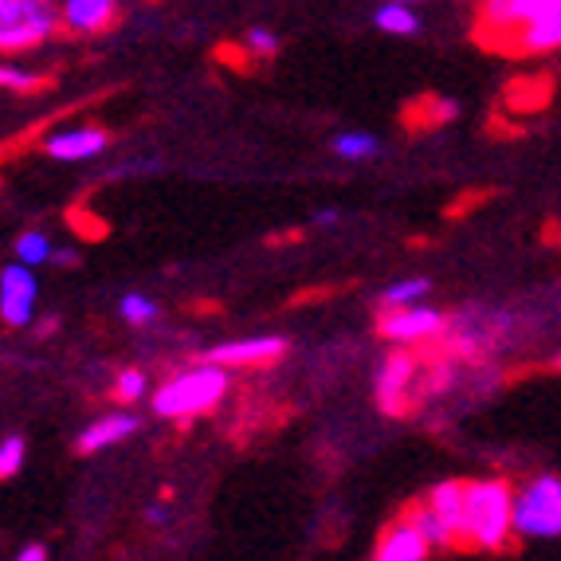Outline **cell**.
<instances>
[{
    "label": "cell",
    "instance_id": "obj_25",
    "mask_svg": "<svg viewBox=\"0 0 561 561\" xmlns=\"http://www.w3.org/2000/svg\"><path fill=\"white\" fill-rule=\"evenodd\" d=\"M111 397H114V401H118V404H134V401H141V397H146V374H141V369H122V374L114 377Z\"/></svg>",
    "mask_w": 561,
    "mask_h": 561
},
{
    "label": "cell",
    "instance_id": "obj_3",
    "mask_svg": "<svg viewBox=\"0 0 561 561\" xmlns=\"http://www.w3.org/2000/svg\"><path fill=\"white\" fill-rule=\"evenodd\" d=\"M51 36H59L56 4H44V0H0V56L36 51Z\"/></svg>",
    "mask_w": 561,
    "mask_h": 561
},
{
    "label": "cell",
    "instance_id": "obj_36",
    "mask_svg": "<svg viewBox=\"0 0 561 561\" xmlns=\"http://www.w3.org/2000/svg\"><path fill=\"white\" fill-rule=\"evenodd\" d=\"M393 4H409V9H416V4H424V0H393Z\"/></svg>",
    "mask_w": 561,
    "mask_h": 561
},
{
    "label": "cell",
    "instance_id": "obj_10",
    "mask_svg": "<svg viewBox=\"0 0 561 561\" xmlns=\"http://www.w3.org/2000/svg\"><path fill=\"white\" fill-rule=\"evenodd\" d=\"M36 310V279L28 263H12L0 272V319L9 327H28Z\"/></svg>",
    "mask_w": 561,
    "mask_h": 561
},
{
    "label": "cell",
    "instance_id": "obj_32",
    "mask_svg": "<svg viewBox=\"0 0 561 561\" xmlns=\"http://www.w3.org/2000/svg\"><path fill=\"white\" fill-rule=\"evenodd\" d=\"M546 243H561V225L558 220H550V225H546V236H542Z\"/></svg>",
    "mask_w": 561,
    "mask_h": 561
},
{
    "label": "cell",
    "instance_id": "obj_28",
    "mask_svg": "<svg viewBox=\"0 0 561 561\" xmlns=\"http://www.w3.org/2000/svg\"><path fill=\"white\" fill-rule=\"evenodd\" d=\"M67 220H71V228H76L83 240H106V236H111V228H106L103 216L83 213V208H71V213H67Z\"/></svg>",
    "mask_w": 561,
    "mask_h": 561
},
{
    "label": "cell",
    "instance_id": "obj_33",
    "mask_svg": "<svg viewBox=\"0 0 561 561\" xmlns=\"http://www.w3.org/2000/svg\"><path fill=\"white\" fill-rule=\"evenodd\" d=\"M51 260H56V263H64V267H76V263H79V255L76 252H51Z\"/></svg>",
    "mask_w": 561,
    "mask_h": 561
},
{
    "label": "cell",
    "instance_id": "obj_5",
    "mask_svg": "<svg viewBox=\"0 0 561 561\" xmlns=\"http://www.w3.org/2000/svg\"><path fill=\"white\" fill-rule=\"evenodd\" d=\"M518 538H558L561 534V476H538L515 495Z\"/></svg>",
    "mask_w": 561,
    "mask_h": 561
},
{
    "label": "cell",
    "instance_id": "obj_6",
    "mask_svg": "<svg viewBox=\"0 0 561 561\" xmlns=\"http://www.w3.org/2000/svg\"><path fill=\"white\" fill-rule=\"evenodd\" d=\"M421 354L416 350H393L385 357L381 374H377V409L385 416H412V385L421 374Z\"/></svg>",
    "mask_w": 561,
    "mask_h": 561
},
{
    "label": "cell",
    "instance_id": "obj_19",
    "mask_svg": "<svg viewBox=\"0 0 561 561\" xmlns=\"http://www.w3.org/2000/svg\"><path fill=\"white\" fill-rule=\"evenodd\" d=\"M374 24L381 32H389V36H416V32H421V16H416V9H409V4H393V0H385L381 9L374 12Z\"/></svg>",
    "mask_w": 561,
    "mask_h": 561
},
{
    "label": "cell",
    "instance_id": "obj_23",
    "mask_svg": "<svg viewBox=\"0 0 561 561\" xmlns=\"http://www.w3.org/2000/svg\"><path fill=\"white\" fill-rule=\"evenodd\" d=\"M432 283L428 279H404V283H393V287L381 295V310H397V307H409L416 302L421 295H428Z\"/></svg>",
    "mask_w": 561,
    "mask_h": 561
},
{
    "label": "cell",
    "instance_id": "obj_17",
    "mask_svg": "<svg viewBox=\"0 0 561 561\" xmlns=\"http://www.w3.org/2000/svg\"><path fill=\"white\" fill-rule=\"evenodd\" d=\"M459 118V106L456 99H440V94H421L409 111L401 114V122L409 130H440L448 122Z\"/></svg>",
    "mask_w": 561,
    "mask_h": 561
},
{
    "label": "cell",
    "instance_id": "obj_7",
    "mask_svg": "<svg viewBox=\"0 0 561 561\" xmlns=\"http://www.w3.org/2000/svg\"><path fill=\"white\" fill-rule=\"evenodd\" d=\"M59 32L76 39H94L118 28L122 0H56Z\"/></svg>",
    "mask_w": 561,
    "mask_h": 561
},
{
    "label": "cell",
    "instance_id": "obj_22",
    "mask_svg": "<svg viewBox=\"0 0 561 561\" xmlns=\"http://www.w3.org/2000/svg\"><path fill=\"white\" fill-rule=\"evenodd\" d=\"M118 310H122V319L130 322V327H150L153 319L161 314V307L153 299H146V295H122V302H118Z\"/></svg>",
    "mask_w": 561,
    "mask_h": 561
},
{
    "label": "cell",
    "instance_id": "obj_34",
    "mask_svg": "<svg viewBox=\"0 0 561 561\" xmlns=\"http://www.w3.org/2000/svg\"><path fill=\"white\" fill-rule=\"evenodd\" d=\"M150 523H158V526H161V523H169V511H165L161 503H158V506H150Z\"/></svg>",
    "mask_w": 561,
    "mask_h": 561
},
{
    "label": "cell",
    "instance_id": "obj_9",
    "mask_svg": "<svg viewBox=\"0 0 561 561\" xmlns=\"http://www.w3.org/2000/svg\"><path fill=\"white\" fill-rule=\"evenodd\" d=\"M424 499H428L436 518H440L444 530H448L451 553H476V546H471V538H468V515H463V479H444V483L432 486Z\"/></svg>",
    "mask_w": 561,
    "mask_h": 561
},
{
    "label": "cell",
    "instance_id": "obj_35",
    "mask_svg": "<svg viewBox=\"0 0 561 561\" xmlns=\"http://www.w3.org/2000/svg\"><path fill=\"white\" fill-rule=\"evenodd\" d=\"M538 374H561V354H558V357H553V362H550V365H542V369H538Z\"/></svg>",
    "mask_w": 561,
    "mask_h": 561
},
{
    "label": "cell",
    "instance_id": "obj_11",
    "mask_svg": "<svg viewBox=\"0 0 561 561\" xmlns=\"http://www.w3.org/2000/svg\"><path fill=\"white\" fill-rule=\"evenodd\" d=\"M283 354H287V337H248V342L208 350L205 362L225 365V369H260V365L279 362Z\"/></svg>",
    "mask_w": 561,
    "mask_h": 561
},
{
    "label": "cell",
    "instance_id": "obj_1",
    "mask_svg": "<svg viewBox=\"0 0 561 561\" xmlns=\"http://www.w3.org/2000/svg\"><path fill=\"white\" fill-rule=\"evenodd\" d=\"M463 515L476 553H515V486L511 479H463Z\"/></svg>",
    "mask_w": 561,
    "mask_h": 561
},
{
    "label": "cell",
    "instance_id": "obj_29",
    "mask_svg": "<svg viewBox=\"0 0 561 561\" xmlns=\"http://www.w3.org/2000/svg\"><path fill=\"white\" fill-rule=\"evenodd\" d=\"M491 197H495V188H476L471 197H459V205H451V208H448V216H451V220H456V216L471 213V208H479V205H483V201H491Z\"/></svg>",
    "mask_w": 561,
    "mask_h": 561
},
{
    "label": "cell",
    "instance_id": "obj_15",
    "mask_svg": "<svg viewBox=\"0 0 561 561\" xmlns=\"http://www.w3.org/2000/svg\"><path fill=\"white\" fill-rule=\"evenodd\" d=\"M138 428H141V421L134 416V412H111V416H103V421H94L91 428L79 432L76 451L79 456H94V451L111 448V444H122Z\"/></svg>",
    "mask_w": 561,
    "mask_h": 561
},
{
    "label": "cell",
    "instance_id": "obj_18",
    "mask_svg": "<svg viewBox=\"0 0 561 561\" xmlns=\"http://www.w3.org/2000/svg\"><path fill=\"white\" fill-rule=\"evenodd\" d=\"M401 515L421 530V538L432 546V553H451V538H448V530H444L440 518H436V511H432L428 499H412V503H404Z\"/></svg>",
    "mask_w": 561,
    "mask_h": 561
},
{
    "label": "cell",
    "instance_id": "obj_37",
    "mask_svg": "<svg viewBox=\"0 0 561 561\" xmlns=\"http://www.w3.org/2000/svg\"><path fill=\"white\" fill-rule=\"evenodd\" d=\"M44 4H56V0H44Z\"/></svg>",
    "mask_w": 561,
    "mask_h": 561
},
{
    "label": "cell",
    "instance_id": "obj_13",
    "mask_svg": "<svg viewBox=\"0 0 561 561\" xmlns=\"http://www.w3.org/2000/svg\"><path fill=\"white\" fill-rule=\"evenodd\" d=\"M111 146V130L106 126H71L59 130L44 141V153L56 161H87L94 153H103Z\"/></svg>",
    "mask_w": 561,
    "mask_h": 561
},
{
    "label": "cell",
    "instance_id": "obj_12",
    "mask_svg": "<svg viewBox=\"0 0 561 561\" xmlns=\"http://www.w3.org/2000/svg\"><path fill=\"white\" fill-rule=\"evenodd\" d=\"M432 546L421 538V530L409 523L404 515H397L393 523H385L377 534L374 561H428Z\"/></svg>",
    "mask_w": 561,
    "mask_h": 561
},
{
    "label": "cell",
    "instance_id": "obj_30",
    "mask_svg": "<svg viewBox=\"0 0 561 561\" xmlns=\"http://www.w3.org/2000/svg\"><path fill=\"white\" fill-rule=\"evenodd\" d=\"M16 561H47V546H28V550H20Z\"/></svg>",
    "mask_w": 561,
    "mask_h": 561
},
{
    "label": "cell",
    "instance_id": "obj_21",
    "mask_svg": "<svg viewBox=\"0 0 561 561\" xmlns=\"http://www.w3.org/2000/svg\"><path fill=\"white\" fill-rule=\"evenodd\" d=\"M51 87V76H36V71H24V67L0 64V91H16V94H36Z\"/></svg>",
    "mask_w": 561,
    "mask_h": 561
},
{
    "label": "cell",
    "instance_id": "obj_26",
    "mask_svg": "<svg viewBox=\"0 0 561 561\" xmlns=\"http://www.w3.org/2000/svg\"><path fill=\"white\" fill-rule=\"evenodd\" d=\"M16 255H20V263L36 267V263L51 260V243H47L44 232H24V236H16Z\"/></svg>",
    "mask_w": 561,
    "mask_h": 561
},
{
    "label": "cell",
    "instance_id": "obj_27",
    "mask_svg": "<svg viewBox=\"0 0 561 561\" xmlns=\"http://www.w3.org/2000/svg\"><path fill=\"white\" fill-rule=\"evenodd\" d=\"M24 456H28V440L24 436H9L0 444V479H12L24 468Z\"/></svg>",
    "mask_w": 561,
    "mask_h": 561
},
{
    "label": "cell",
    "instance_id": "obj_4",
    "mask_svg": "<svg viewBox=\"0 0 561 561\" xmlns=\"http://www.w3.org/2000/svg\"><path fill=\"white\" fill-rule=\"evenodd\" d=\"M561 9V0H479L476 4V36L491 51L511 47V39L546 12Z\"/></svg>",
    "mask_w": 561,
    "mask_h": 561
},
{
    "label": "cell",
    "instance_id": "obj_14",
    "mask_svg": "<svg viewBox=\"0 0 561 561\" xmlns=\"http://www.w3.org/2000/svg\"><path fill=\"white\" fill-rule=\"evenodd\" d=\"M550 51H561V9L546 12L538 16L534 24H526L511 47H506V56H550Z\"/></svg>",
    "mask_w": 561,
    "mask_h": 561
},
{
    "label": "cell",
    "instance_id": "obj_16",
    "mask_svg": "<svg viewBox=\"0 0 561 561\" xmlns=\"http://www.w3.org/2000/svg\"><path fill=\"white\" fill-rule=\"evenodd\" d=\"M553 103V79L550 76H518L506 83L503 106L511 114H538Z\"/></svg>",
    "mask_w": 561,
    "mask_h": 561
},
{
    "label": "cell",
    "instance_id": "obj_2",
    "mask_svg": "<svg viewBox=\"0 0 561 561\" xmlns=\"http://www.w3.org/2000/svg\"><path fill=\"white\" fill-rule=\"evenodd\" d=\"M228 389H232V377H228L225 365L201 362L185 374H178L173 381H165L153 393V416L161 421H188V416H201V412L216 409L225 401Z\"/></svg>",
    "mask_w": 561,
    "mask_h": 561
},
{
    "label": "cell",
    "instance_id": "obj_24",
    "mask_svg": "<svg viewBox=\"0 0 561 561\" xmlns=\"http://www.w3.org/2000/svg\"><path fill=\"white\" fill-rule=\"evenodd\" d=\"M279 36L267 28H248L243 32V51H248V59H275L279 56Z\"/></svg>",
    "mask_w": 561,
    "mask_h": 561
},
{
    "label": "cell",
    "instance_id": "obj_8",
    "mask_svg": "<svg viewBox=\"0 0 561 561\" xmlns=\"http://www.w3.org/2000/svg\"><path fill=\"white\" fill-rule=\"evenodd\" d=\"M448 330V314L428 307H397V310H381L377 319V337L385 342H428V337L444 334Z\"/></svg>",
    "mask_w": 561,
    "mask_h": 561
},
{
    "label": "cell",
    "instance_id": "obj_20",
    "mask_svg": "<svg viewBox=\"0 0 561 561\" xmlns=\"http://www.w3.org/2000/svg\"><path fill=\"white\" fill-rule=\"evenodd\" d=\"M334 153L346 161H365V158H374V153H381V141L365 130H346L334 138Z\"/></svg>",
    "mask_w": 561,
    "mask_h": 561
},
{
    "label": "cell",
    "instance_id": "obj_31",
    "mask_svg": "<svg viewBox=\"0 0 561 561\" xmlns=\"http://www.w3.org/2000/svg\"><path fill=\"white\" fill-rule=\"evenodd\" d=\"M334 220H337V208H322V213H314V225H319V228L334 225Z\"/></svg>",
    "mask_w": 561,
    "mask_h": 561
}]
</instances>
